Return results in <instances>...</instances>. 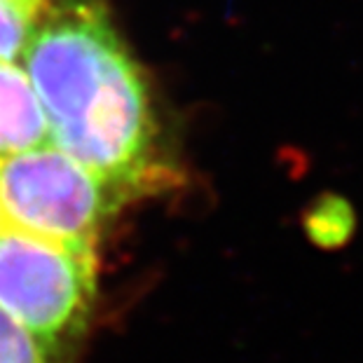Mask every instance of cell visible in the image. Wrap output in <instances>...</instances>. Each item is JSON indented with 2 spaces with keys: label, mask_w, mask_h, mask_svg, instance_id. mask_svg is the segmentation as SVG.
<instances>
[{
  "label": "cell",
  "mask_w": 363,
  "mask_h": 363,
  "mask_svg": "<svg viewBox=\"0 0 363 363\" xmlns=\"http://www.w3.org/2000/svg\"><path fill=\"white\" fill-rule=\"evenodd\" d=\"M21 54L54 143L118 192L141 183L157 145L155 113L141 68L101 7H50Z\"/></svg>",
  "instance_id": "obj_1"
},
{
  "label": "cell",
  "mask_w": 363,
  "mask_h": 363,
  "mask_svg": "<svg viewBox=\"0 0 363 363\" xmlns=\"http://www.w3.org/2000/svg\"><path fill=\"white\" fill-rule=\"evenodd\" d=\"M96 296L94 249L0 230V310L59 350L80 335Z\"/></svg>",
  "instance_id": "obj_2"
},
{
  "label": "cell",
  "mask_w": 363,
  "mask_h": 363,
  "mask_svg": "<svg viewBox=\"0 0 363 363\" xmlns=\"http://www.w3.org/2000/svg\"><path fill=\"white\" fill-rule=\"evenodd\" d=\"M120 192L57 143L0 162L5 225L61 244L94 249Z\"/></svg>",
  "instance_id": "obj_3"
},
{
  "label": "cell",
  "mask_w": 363,
  "mask_h": 363,
  "mask_svg": "<svg viewBox=\"0 0 363 363\" xmlns=\"http://www.w3.org/2000/svg\"><path fill=\"white\" fill-rule=\"evenodd\" d=\"M50 122L26 68L0 59V162L50 143Z\"/></svg>",
  "instance_id": "obj_4"
},
{
  "label": "cell",
  "mask_w": 363,
  "mask_h": 363,
  "mask_svg": "<svg viewBox=\"0 0 363 363\" xmlns=\"http://www.w3.org/2000/svg\"><path fill=\"white\" fill-rule=\"evenodd\" d=\"M307 237L321 249H342L357 233V211L350 199L323 195L305 213Z\"/></svg>",
  "instance_id": "obj_5"
},
{
  "label": "cell",
  "mask_w": 363,
  "mask_h": 363,
  "mask_svg": "<svg viewBox=\"0 0 363 363\" xmlns=\"http://www.w3.org/2000/svg\"><path fill=\"white\" fill-rule=\"evenodd\" d=\"M48 12V0H0V59H17Z\"/></svg>",
  "instance_id": "obj_6"
},
{
  "label": "cell",
  "mask_w": 363,
  "mask_h": 363,
  "mask_svg": "<svg viewBox=\"0 0 363 363\" xmlns=\"http://www.w3.org/2000/svg\"><path fill=\"white\" fill-rule=\"evenodd\" d=\"M54 352L0 310V363H54Z\"/></svg>",
  "instance_id": "obj_7"
},
{
  "label": "cell",
  "mask_w": 363,
  "mask_h": 363,
  "mask_svg": "<svg viewBox=\"0 0 363 363\" xmlns=\"http://www.w3.org/2000/svg\"><path fill=\"white\" fill-rule=\"evenodd\" d=\"M5 228V218H3V208H0V230Z\"/></svg>",
  "instance_id": "obj_8"
}]
</instances>
